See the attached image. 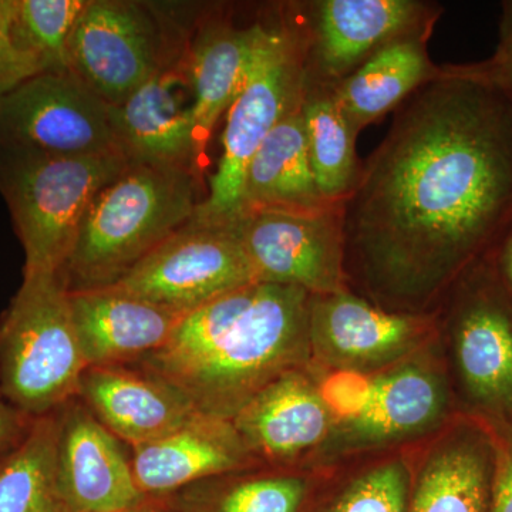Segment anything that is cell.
Wrapping results in <instances>:
<instances>
[{
	"label": "cell",
	"mask_w": 512,
	"mask_h": 512,
	"mask_svg": "<svg viewBox=\"0 0 512 512\" xmlns=\"http://www.w3.org/2000/svg\"><path fill=\"white\" fill-rule=\"evenodd\" d=\"M512 221V97L480 64L443 66L394 110L342 202L350 289L427 315Z\"/></svg>",
	"instance_id": "obj_1"
},
{
	"label": "cell",
	"mask_w": 512,
	"mask_h": 512,
	"mask_svg": "<svg viewBox=\"0 0 512 512\" xmlns=\"http://www.w3.org/2000/svg\"><path fill=\"white\" fill-rule=\"evenodd\" d=\"M311 293L254 282L181 319L134 363L181 390L201 414L232 421L269 383L311 366Z\"/></svg>",
	"instance_id": "obj_2"
},
{
	"label": "cell",
	"mask_w": 512,
	"mask_h": 512,
	"mask_svg": "<svg viewBox=\"0 0 512 512\" xmlns=\"http://www.w3.org/2000/svg\"><path fill=\"white\" fill-rule=\"evenodd\" d=\"M198 175L128 163L94 198L60 278L69 292L109 288L194 217Z\"/></svg>",
	"instance_id": "obj_3"
},
{
	"label": "cell",
	"mask_w": 512,
	"mask_h": 512,
	"mask_svg": "<svg viewBox=\"0 0 512 512\" xmlns=\"http://www.w3.org/2000/svg\"><path fill=\"white\" fill-rule=\"evenodd\" d=\"M123 154L62 157L0 144V194L23 251V275L60 274L97 194L127 167Z\"/></svg>",
	"instance_id": "obj_4"
},
{
	"label": "cell",
	"mask_w": 512,
	"mask_h": 512,
	"mask_svg": "<svg viewBox=\"0 0 512 512\" xmlns=\"http://www.w3.org/2000/svg\"><path fill=\"white\" fill-rule=\"evenodd\" d=\"M87 363L59 274L23 275L0 319V390L33 419L76 399Z\"/></svg>",
	"instance_id": "obj_5"
},
{
	"label": "cell",
	"mask_w": 512,
	"mask_h": 512,
	"mask_svg": "<svg viewBox=\"0 0 512 512\" xmlns=\"http://www.w3.org/2000/svg\"><path fill=\"white\" fill-rule=\"evenodd\" d=\"M303 90L301 37L288 8L282 6L278 18L262 22L247 79L227 111L210 191L192 221L224 225L237 220L249 161L279 121L301 107Z\"/></svg>",
	"instance_id": "obj_6"
},
{
	"label": "cell",
	"mask_w": 512,
	"mask_h": 512,
	"mask_svg": "<svg viewBox=\"0 0 512 512\" xmlns=\"http://www.w3.org/2000/svg\"><path fill=\"white\" fill-rule=\"evenodd\" d=\"M286 8L301 37L305 82L326 86L394 40L433 32L444 12L426 0H311Z\"/></svg>",
	"instance_id": "obj_7"
},
{
	"label": "cell",
	"mask_w": 512,
	"mask_h": 512,
	"mask_svg": "<svg viewBox=\"0 0 512 512\" xmlns=\"http://www.w3.org/2000/svg\"><path fill=\"white\" fill-rule=\"evenodd\" d=\"M436 315L468 399L494 416H511L512 299L490 259L458 278Z\"/></svg>",
	"instance_id": "obj_8"
},
{
	"label": "cell",
	"mask_w": 512,
	"mask_h": 512,
	"mask_svg": "<svg viewBox=\"0 0 512 512\" xmlns=\"http://www.w3.org/2000/svg\"><path fill=\"white\" fill-rule=\"evenodd\" d=\"M254 282L258 281L231 224L191 220L113 286L187 315Z\"/></svg>",
	"instance_id": "obj_9"
},
{
	"label": "cell",
	"mask_w": 512,
	"mask_h": 512,
	"mask_svg": "<svg viewBox=\"0 0 512 512\" xmlns=\"http://www.w3.org/2000/svg\"><path fill=\"white\" fill-rule=\"evenodd\" d=\"M439 336L437 315L387 311L352 289L312 295L311 366L375 375Z\"/></svg>",
	"instance_id": "obj_10"
},
{
	"label": "cell",
	"mask_w": 512,
	"mask_h": 512,
	"mask_svg": "<svg viewBox=\"0 0 512 512\" xmlns=\"http://www.w3.org/2000/svg\"><path fill=\"white\" fill-rule=\"evenodd\" d=\"M229 224L256 281L311 295L349 288L342 204L309 214L251 212Z\"/></svg>",
	"instance_id": "obj_11"
},
{
	"label": "cell",
	"mask_w": 512,
	"mask_h": 512,
	"mask_svg": "<svg viewBox=\"0 0 512 512\" xmlns=\"http://www.w3.org/2000/svg\"><path fill=\"white\" fill-rule=\"evenodd\" d=\"M436 340L373 375L372 396L365 410L333 426L316 451L322 461L397 446L441 426L448 412V384L431 350Z\"/></svg>",
	"instance_id": "obj_12"
},
{
	"label": "cell",
	"mask_w": 512,
	"mask_h": 512,
	"mask_svg": "<svg viewBox=\"0 0 512 512\" xmlns=\"http://www.w3.org/2000/svg\"><path fill=\"white\" fill-rule=\"evenodd\" d=\"M0 144L62 157L123 154L109 106L69 72H45L0 97Z\"/></svg>",
	"instance_id": "obj_13"
},
{
	"label": "cell",
	"mask_w": 512,
	"mask_h": 512,
	"mask_svg": "<svg viewBox=\"0 0 512 512\" xmlns=\"http://www.w3.org/2000/svg\"><path fill=\"white\" fill-rule=\"evenodd\" d=\"M164 66L156 23L138 3L89 0L67 42V72L109 107Z\"/></svg>",
	"instance_id": "obj_14"
},
{
	"label": "cell",
	"mask_w": 512,
	"mask_h": 512,
	"mask_svg": "<svg viewBox=\"0 0 512 512\" xmlns=\"http://www.w3.org/2000/svg\"><path fill=\"white\" fill-rule=\"evenodd\" d=\"M57 413V477L70 510L127 512L143 503L123 441L77 397Z\"/></svg>",
	"instance_id": "obj_15"
},
{
	"label": "cell",
	"mask_w": 512,
	"mask_h": 512,
	"mask_svg": "<svg viewBox=\"0 0 512 512\" xmlns=\"http://www.w3.org/2000/svg\"><path fill=\"white\" fill-rule=\"evenodd\" d=\"M109 117L117 146L131 163L175 168L200 177L184 62L164 66L126 100L110 106Z\"/></svg>",
	"instance_id": "obj_16"
},
{
	"label": "cell",
	"mask_w": 512,
	"mask_h": 512,
	"mask_svg": "<svg viewBox=\"0 0 512 512\" xmlns=\"http://www.w3.org/2000/svg\"><path fill=\"white\" fill-rule=\"evenodd\" d=\"M232 423L262 466L292 468L323 446L336 420L309 366L269 383Z\"/></svg>",
	"instance_id": "obj_17"
},
{
	"label": "cell",
	"mask_w": 512,
	"mask_h": 512,
	"mask_svg": "<svg viewBox=\"0 0 512 512\" xmlns=\"http://www.w3.org/2000/svg\"><path fill=\"white\" fill-rule=\"evenodd\" d=\"M77 399L130 447L160 439L201 414L181 390L136 365L87 366Z\"/></svg>",
	"instance_id": "obj_18"
},
{
	"label": "cell",
	"mask_w": 512,
	"mask_h": 512,
	"mask_svg": "<svg viewBox=\"0 0 512 512\" xmlns=\"http://www.w3.org/2000/svg\"><path fill=\"white\" fill-rule=\"evenodd\" d=\"M131 467L141 493L164 497L187 485L232 471L264 467L234 423L198 414L180 429L131 447Z\"/></svg>",
	"instance_id": "obj_19"
},
{
	"label": "cell",
	"mask_w": 512,
	"mask_h": 512,
	"mask_svg": "<svg viewBox=\"0 0 512 512\" xmlns=\"http://www.w3.org/2000/svg\"><path fill=\"white\" fill-rule=\"evenodd\" d=\"M69 296L87 366L134 365L163 348L185 316L114 286Z\"/></svg>",
	"instance_id": "obj_20"
},
{
	"label": "cell",
	"mask_w": 512,
	"mask_h": 512,
	"mask_svg": "<svg viewBox=\"0 0 512 512\" xmlns=\"http://www.w3.org/2000/svg\"><path fill=\"white\" fill-rule=\"evenodd\" d=\"M495 463L497 447L487 431L451 427L421 457L407 512H490Z\"/></svg>",
	"instance_id": "obj_21"
},
{
	"label": "cell",
	"mask_w": 512,
	"mask_h": 512,
	"mask_svg": "<svg viewBox=\"0 0 512 512\" xmlns=\"http://www.w3.org/2000/svg\"><path fill=\"white\" fill-rule=\"evenodd\" d=\"M262 20L238 28L229 19H211L195 36L184 66L192 94L195 143L201 161L212 131L247 79Z\"/></svg>",
	"instance_id": "obj_22"
},
{
	"label": "cell",
	"mask_w": 512,
	"mask_h": 512,
	"mask_svg": "<svg viewBox=\"0 0 512 512\" xmlns=\"http://www.w3.org/2000/svg\"><path fill=\"white\" fill-rule=\"evenodd\" d=\"M320 195L306 146L302 111L279 121L249 161L242 184L241 211L309 214L333 207Z\"/></svg>",
	"instance_id": "obj_23"
},
{
	"label": "cell",
	"mask_w": 512,
	"mask_h": 512,
	"mask_svg": "<svg viewBox=\"0 0 512 512\" xmlns=\"http://www.w3.org/2000/svg\"><path fill=\"white\" fill-rule=\"evenodd\" d=\"M431 35L423 32L394 40L333 86L356 136L439 76L441 66L431 62L427 49Z\"/></svg>",
	"instance_id": "obj_24"
},
{
	"label": "cell",
	"mask_w": 512,
	"mask_h": 512,
	"mask_svg": "<svg viewBox=\"0 0 512 512\" xmlns=\"http://www.w3.org/2000/svg\"><path fill=\"white\" fill-rule=\"evenodd\" d=\"M311 487L308 473L258 467L205 478L157 498L171 512H301Z\"/></svg>",
	"instance_id": "obj_25"
},
{
	"label": "cell",
	"mask_w": 512,
	"mask_h": 512,
	"mask_svg": "<svg viewBox=\"0 0 512 512\" xmlns=\"http://www.w3.org/2000/svg\"><path fill=\"white\" fill-rule=\"evenodd\" d=\"M301 111L316 187L325 201L342 204L362 170L355 131L340 109L333 86L305 82Z\"/></svg>",
	"instance_id": "obj_26"
},
{
	"label": "cell",
	"mask_w": 512,
	"mask_h": 512,
	"mask_svg": "<svg viewBox=\"0 0 512 512\" xmlns=\"http://www.w3.org/2000/svg\"><path fill=\"white\" fill-rule=\"evenodd\" d=\"M59 413L33 420L0 461V512H72L57 477Z\"/></svg>",
	"instance_id": "obj_27"
},
{
	"label": "cell",
	"mask_w": 512,
	"mask_h": 512,
	"mask_svg": "<svg viewBox=\"0 0 512 512\" xmlns=\"http://www.w3.org/2000/svg\"><path fill=\"white\" fill-rule=\"evenodd\" d=\"M89 0H16V30L22 45L45 67L66 72V49Z\"/></svg>",
	"instance_id": "obj_28"
},
{
	"label": "cell",
	"mask_w": 512,
	"mask_h": 512,
	"mask_svg": "<svg viewBox=\"0 0 512 512\" xmlns=\"http://www.w3.org/2000/svg\"><path fill=\"white\" fill-rule=\"evenodd\" d=\"M410 466L403 456L372 464L345 484L325 512H407Z\"/></svg>",
	"instance_id": "obj_29"
},
{
	"label": "cell",
	"mask_w": 512,
	"mask_h": 512,
	"mask_svg": "<svg viewBox=\"0 0 512 512\" xmlns=\"http://www.w3.org/2000/svg\"><path fill=\"white\" fill-rule=\"evenodd\" d=\"M40 73L45 67L22 45L16 30V0H0V97Z\"/></svg>",
	"instance_id": "obj_30"
},
{
	"label": "cell",
	"mask_w": 512,
	"mask_h": 512,
	"mask_svg": "<svg viewBox=\"0 0 512 512\" xmlns=\"http://www.w3.org/2000/svg\"><path fill=\"white\" fill-rule=\"evenodd\" d=\"M372 390L373 375L352 370H333L319 380L320 397L336 423L359 416L369 403Z\"/></svg>",
	"instance_id": "obj_31"
},
{
	"label": "cell",
	"mask_w": 512,
	"mask_h": 512,
	"mask_svg": "<svg viewBox=\"0 0 512 512\" xmlns=\"http://www.w3.org/2000/svg\"><path fill=\"white\" fill-rule=\"evenodd\" d=\"M490 512H512V443L497 447Z\"/></svg>",
	"instance_id": "obj_32"
},
{
	"label": "cell",
	"mask_w": 512,
	"mask_h": 512,
	"mask_svg": "<svg viewBox=\"0 0 512 512\" xmlns=\"http://www.w3.org/2000/svg\"><path fill=\"white\" fill-rule=\"evenodd\" d=\"M488 259L493 265L498 281L501 282L505 292L512 299V221L505 229L503 237L497 242Z\"/></svg>",
	"instance_id": "obj_33"
},
{
	"label": "cell",
	"mask_w": 512,
	"mask_h": 512,
	"mask_svg": "<svg viewBox=\"0 0 512 512\" xmlns=\"http://www.w3.org/2000/svg\"><path fill=\"white\" fill-rule=\"evenodd\" d=\"M480 64L483 72L512 97V43L498 45L497 52Z\"/></svg>",
	"instance_id": "obj_34"
},
{
	"label": "cell",
	"mask_w": 512,
	"mask_h": 512,
	"mask_svg": "<svg viewBox=\"0 0 512 512\" xmlns=\"http://www.w3.org/2000/svg\"><path fill=\"white\" fill-rule=\"evenodd\" d=\"M23 414L0 399V454L18 444L23 434Z\"/></svg>",
	"instance_id": "obj_35"
},
{
	"label": "cell",
	"mask_w": 512,
	"mask_h": 512,
	"mask_svg": "<svg viewBox=\"0 0 512 512\" xmlns=\"http://www.w3.org/2000/svg\"><path fill=\"white\" fill-rule=\"evenodd\" d=\"M512 43V0L503 3L500 23V45Z\"/></svg>",
	"instance_id": "obj_36"
},
{
	"label": "cell",
	"mask_w": 512,
	"mask_h": 512,
	"mask_svg": "<svg viewBox=\"0 0 512 512\" xmlns=\"http://www.w3.org/2000/svg\"><path fill=\"white\" fill-rule=\"evenodd\" d=\"M127 512H171L164 507V504L161 503L158 498H150L147 497L146 500L143 501L140 505H137L136 508Z\"/></svg>",
	"instance_id": "obj_37"
}]
</instances>
